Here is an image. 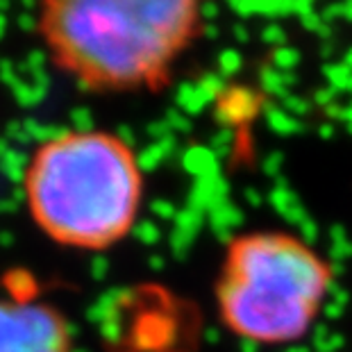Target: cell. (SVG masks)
<instances>
[{"label": "cell", "instance_id": "cell-1", "mask_svg": "<svg viewBox=\"0 0 352 352\" xmlns=\"http://www.w3.org/2000/svg\"><path fill=\"white\" fill-rule=\"evenodd\" d=\"M205 0H39L36 36L89 94L160 91L198 39Z\"/></svg>", "mask_w": 352, "mask_h": 352}, {"label": "cell", "instance_id": "cell-2", "mask_svg": "<svg viewBox=\"0 0 352 352\" xmlns=\"http://www.w3.org/2000/svg\"><path fill=\"white\" fill-rule=\"evenodd\" d=\"M30 219L50 241L100 252L130 234L144 202L137 153L109 130H64L34 148L23 170Z\"/></svg>", "mask_w": 352, "mask_h": 352}, {"label": "cell", "instance_id": "cell-3", "mask_svg": "<svg viewBox=\"0 0 352 352\" xmlns=\"http://www.w3.org/2000/svg\"><path fill=\"white\" fill-rule=\"evenodd\" d=\"M332 289V266L305 239L280 230L232 236L216 275V309L236 339L287 346L309 334Z\"/></svg>", "mask_w": 352, "mask_h": 352}, {"label": "cell", "instance_id": "cell-4", "mask_svg": "<svg viewBox=\"0 0 352 352\" xmlns=\"http://www.w3.org/2000/svg\"><path fill=\"white\" fill-rule=\"evenodd\" d=\"M0 352H73L71 325L55 305L14 287L0 296Z\"/></svg>", "mask_w": 352, "mask_h": 352}]
</instances>
